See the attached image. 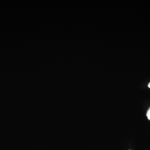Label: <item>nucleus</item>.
Listing matches in <instances>:
<instances>
[{"label":"nucleus","instance_id":"1","mask_svg":"<svg viewBox=\"0 0 150 150\" xmlns=\"http://www.w3.org/2000/svg\"><path fill=\"white\" fill-rule=\"evenodd\" d=\"M146 116L148 119L150 120V108H149V110H148L147 112Z\"/></svg>","mask_w":150,"mask_h":150},{"label":"nucleus","instance_id":"2","mask_svg":"<svg viewBox=\"0 0 150 150\" xmlns=\"http://www.w3.org/2000/svg\"><path fill=\"white\" fill-rule=\"evenodd\" d=\"M148 87L150 88V82L149 83V85H148Z\"/></svg>","mask_w":150,"mask_h":150}]
</instances>
